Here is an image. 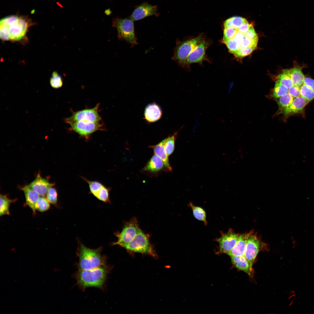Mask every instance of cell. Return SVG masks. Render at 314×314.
<instances>
[{
  "mask_svg": "<svg viewBox=\"0 0 314 314\" xmlns=\"http://www.w3.org/2000/svg\"><path fill=\"white\" fill-rule=\"evenodd\" d=\"M30 26L28 21L15 15L5 17L0 20V38L3 41L18 42L26 37Z\"/></svg>",
  "mask_w": 314,
  "mask_h": 314,
  "instance_id": "cell-1",
  "label": "cell"
},
{
  "mask_svg": "<svg viewBox=\"0 0 314 314\" xmlns=\"http://www.w3.org/2000/svg\"><path fill=\"white\" fill-rule=\"evenodd\" d=\"M110 270L105 265L91 270H79L75 275L77 283L83 289L90 287L102 288Z\"/></svg>",
  "mask_w": 314,
  "mask_h": 314,
  "instance_id": "cell-2",
  "label": "cell"
},
{
  "mask_svg": "<svg viewBox=\"0 0 314 314\" xmlns=\"http://www.w3.org/2000/svg\"><path fill=\"white\" fill-rule=\"evenodd\" d=\"M102 247L92 249L79 242L77 254L79 270H89L97 268L105 265L106 258L101 254Z\"/></svg>",
  "mask_w": 314,
  "mask_h": 314,
  "instance_id": "cell-3",
  "label": "cell"
},
{
  "mask_svg": "<svg viewBox=\"0 0 314 314\" xmlns=\"http://www.w3.org/2000/svg\"><path fill=\"white\" fill-rule=\"evenodd\" d=\"M121 247L130 252L147 254L155 258L158 257L154 247L150 242L148 237L140 229L131 241L122 245Z\"/></svg>",
  "mask_w": 314,
  "mask_h": 314,
  "instance_id": "cell-4",
  "label": "cell"
},
{
  "mask_svg": "<svg viewBox=\"0 0 314 314\" xmlns=\"http://www.w3.org/2000/svg\"><path fill=\"white\" fill-rule=\"evenodd\" d=\"M205 35L202 34L190 39L177 41L172 59L180 65L183 66L190 53L199 43L205 40Z\"/></svg>",
  "mask_w": 314,
  "mask_h": 314,
  "instance_id": "cell-5",
  "label": "cell"
},
{
  "mask_svg": "<svg viewBox=\"0 0 314 314\" xmlns=\"http://www.w3.org/2000/svg\"><path fill=\"white\" fill-rule=\"evenodd\" d=\"M113 25L117 30L119 40L126 41L133 47L138 44L133 21L130 17L116 19L113 21Z\"/></svg>",
  "mask_w": 314,
  "mask_h": 314,
  "instance_id": "cell-6",
  "label": "cell"
},
{
  "mask_svg": "<svg viewBox=\"0 0 314 314\" xmlns=\"http://www.w3.org/2000/svg\"><path fill=\"white\" fill-rule=\"evenodd\" d=\"M99 104L92 108L86 109L74 112L69 117L65 119V122L70 124L77 122H99L101 118L99 114Z\"/></svg>",
  "mask_w": 314,
  "mask_h": 314,
  "instance_id": "cell-7",
  "label": "cell"
},
{
  "mask_svg": "<svg viewBox=\"0 0 314 314\" xmlns=\"http://www.w3.org/2000/svg\"><path fill=\"white\" fill-rule=\"evenodd\" d=\"M140 228L137 219L133 218L126 222L121 231L117 235V241L114 245L122 246L131 241L135 238Z\"/></svg>",
  "mask_w": 314,
  "mask_h": 314,
  "instance_id": "cell-8",
  "label": "cell"
},
{
  "mask_svg": "<svg viewBox=\"0 0 314 314\" xmlns=\"http://www.w3.org/2000/svg\"><path fill=\"white\" fill-rule=\"evenodd\" d=\"M69 124L71 130L87 139L93 133L103 129V125L99 122H77Z\"/></svg>",
  "mask_w": 314,
  "mask_h": 314,
  "instance_id": "cell-9",
  "label": "cell"
},
{
  "mask_svg": "<svg viewBox=\"0 0 314 314\" xmlns=\"http://www.w3.org/2000/svg\"><path fill=\"white\" fill-rule=\"evenodd\" d=\"M263 243L256 235L252 232L248 239L244 256L252 267L259 252L262 249Z\"/></svg>",
  "mask_w": 314,
  "mask_h": 314,
  "instance_id": "cell-10",
  "label": "cell"
},
{
  "mask_svg": "<svg viewBox=\"0 0 314 314\" xmlns=\"http://www.w3.org/2000/svg\"><path fill=\"white\" fill-rule=\"evenodd\" d=\"M240 234L230 229L227 233L222 235L217 240L219 246L218 253L227 254L230 252L236 244Z\"/></svg>",
  "mask_w": 314,
  "mask_h": 314,
  "instance_id": "cell-11",
  "label": "cell"
},
{
  "mask_svg": "<svg viewBox=\"0 0 314 314\" xmlns=\"http://www.w3.org/2000/svg\"><path fill=\"white\" fill-rule=\"evenodd\" d=\"M157 10L156 6L143 3L136 8L130 17L133 21L140 20L148 16L157 15Z\"/></svg>",
  "mask_w": 314,
  "mask_h": 314,
  "instance_id": "cell-12",
  "label": "cell"
},
{
  "mask_svg": "<svg viewBox=\"0 0 314 314\" xmlns=\"http://www.w3.org/2000/svg\"><path fill=\"white\" fill-rule=\"evenodd\" d=\"M309 101L300 96L294 98L292 103L288 106L280 111L286 117L302 113Z\"/></svg>",
  "mask_w": 314,
  "mask_h": 314,
  "instance_id": "cell-13",
  "label": "cell"
},
{
  "mask_svg": "<svg viewBox=\"0 0 314 314\" xmlns=\"http://www.w3.org/2000/svg\"><path fill=\"white\" fill-rule=\"evenodd\" d=\"M208 45V42L205 40L199 43L188 56L185 64L199 63L204 60L206 51Z\"/></svg>",
  "mask_w": 314,
  "mask_h": 314,
  "instance_id": "cell-14",
  "label": "cell"
},
{
  "mask_svg": "<svg viewBox=\"0 0 314 314\" xmlns=\"http://www.w3.org/2000/svg\"><path fill=\"white\" fill-rule=\"evenodd\" d=\"M28 185L40 196H45L49 188L53 185L46 179L38 174Z\"/></svg>",
  "mask_w": 314,
  "mask_h": 314,
  "instance_id": "cell-15",
  "label": "cell"
},
{
  "mask_svg": "<svg viewBox=\"0 0 314 314\" xmlns=\"http://www.w3.org/2000/svg\"><path fill=\"white\" fill-rule=\"evenodd\" d=\"M162 115L160 107L155 103L150 104L145 108L144 119L147 122L150 123L159 120Z\"/></svg>",
  "mask_w": 314,
  "mask_h": 314,
  "instance_id": "cell-16",
  "label": "cell"
},
{
  "mask_svg": "<svg viewBox=\"0 0 314 314\" xmlns=\"http://www.w3.org/2000/svg\"><path fill=\"white\" fill-rule=\"evenodd\" d=\"M252 232L240 234L236 244L227 254L230 256H244L248 239Z\"/></svg>",
  "mask_w": 314,
  "mask_h": 314,
  "instance_id": "cell-17",
  "label": "cell"
},
{
  "mask_svg": "<svg viewBox=\"0 0 314 314\" xmlns=\"http://www.w3.org/2000/svg\"><path fill=\"white\" fill-rule=\"evenodd\" d=\"M166 138L158 144L149 147L153 150L154 154L159 157L163 161L166 171L172 172V169L169 161L168 156L167 154L165 148Z\"/></svg>",
  "mask_w": 314,
  "mask_h": 314,
  "instance_id": "cell-18",
  "label": "cell"
},
{
  "mask_svg": "<svg viewBox=\"0 0 314 314\" xmlns=\"http://www.w3.org/2000/svg\"><path fill=\"white\" fill-rule=\"evenodd\" d=\"M233 265L237 269L251 276L253 273L252 267L244 256H230Z\"/></svg>",
  "mask_w": 314,
  "mask_h": 314,
  "instance_id": "cell-19",
  "label": "cell"
},
{
  "mask_svg": "<svg viewBox=\"0 0 314 314\" xmlns=\"http://www.w3.org/2000/svg\"><path fill=\"white\" fill-rule=\"evenodd\" d=\"M21 189L24 194L26 204L35 214V204L40 196L28 185L24 186Z\"/></svg>",
  "mask_w": 314,
  "mask_h": 314,
  "instance_id": "cell-20",
  "label": "cell"
},
{
  "mask_svg": "<svg viewBox=\"0 0 314 314\" xmlns=\"http://www.w3.org/2000/svg\"><path fill=\"white\" fill-rule=\"evenodd\" d=\"M143 169L144 171L151 173L158 172L163 170H165L163 161L155 154L151 158Z\"/></svg>",
  "mask_w": 314,
  "mask_h": 314,
  "instance_id": "cell-21",
  "label": "cell"
},
{
  "mask_svg": "<svg viewBox=\"0 0 314 314\" xmlns=\"http://www.w3.org/2000/svg\"><path fill=\"white\" fill-rule=\"evenodd\" d=\"M289 76L294 85L300 88L304 84L305 78L302 68L295 67L289 69Z\"/></svg>",
  "mask_w": 314,
  "mask_h": 314,
  "instance_id": "cell-22",
  "label": "cell"
},
{
  "mask_svg": "<svg viewBox=\"0 0 314 314\" xmlns=\"http://www.w3.org/2000/svg\"><path fill=\"white\" fill-rule=\"evenodd\" d=\"M14 200L10 199L7 195H0V216L10 215L9 208L11 203Z\"/></svg>",
  "mask_w": 314,
  "mask_h": 314,
  "instance_id": "cell-23",
  "label": "cell"
},
{
  "mask_svg": "<svg viewBox=\"0 0 314 314\" xmlns=\"http://www.w3.org/2000/svg\"><path fill=\"white\" fill-rule=\"evenodd\" d=\"M189 205L192 209L195 217L199 220L203 221L205 224H207L206 213L205 210L200 207L194 206L192 203H190Z\"/></svg>",
  "mask_w": 314,
  "mask_h": 314,
  "instance_id": "cell-24",
  "label": "cell"
},
{
  "mask_svg": "<svg viewBox=\"0 0 314 314\" xmlns=\"http://www.w3.org/2000/svg\"><path fill=\"white\" fill-rule=\"evenodd\" d=\"M177 135V132H176L172 135L166 138L165 148L166 152L168 156L174 151L175 143Z\"/></svg>",
  "mask_w": 314,
  "mask_h": 314,
  "instance_id": "cell-25",
  "label": "cell"
},
{
  "mask_svg": "<svg viewBox=\"0 0 314 314\" xmlns=\"http://www.w3.org/2000/svg\"><path fill=\"white\" fill-rule=\"evenodd\" d=\"M277 100L280 111L290 105L292 102L294 98L288 93L281 96Z\"/></svg>",
  "mask_w": 314,
  "mask_h": 314,
  "instance_id": "cell-26",
  "label": "cell"
},
{
  "mask_svg": "<svg viewBox=\"0 0 314 314\" xmlns=\"http://www.w3.org/2000/svg\"><path fill=\"white\" fill-rule=\"evenodd\" d=\"M288 92V88L281 83L279 80L276 81L273 92V96L275 98H278L286 94Z\"/></svg>",
  "mask_w": 314,
  "mask_h": 314,
  "instance_id": "cell-27",
  "label": "cell"
},
{
  "mask_svg": "<svg viewBox=\"0 0 314 314\" xmlns=\"http://www.w3.org/2000/svg\"><path fill=\"white\" fill-rule=\"evenodd\" d=\"M289 69H284L282 72L277 76V78L281 83L288 89L293 85V83L289 76Z\"/></svg>",
  "mask_w": 314,
  "mask_h": 314,
  "instance_id": "cell-28",
  "label": "cell"
},
{
  "mask_svg": "<svg viewBox=\"0 0 314 314\" xmlns=\"http://www.w3.org/2000/svg\"><path fill=\"white\" fill-rule=\"evenodd\" d=\"M50 203L45 196H40L35 204V209L42 212L48 210L50 207Z\"/></svg>",
  "mask_w": 314,
  "mask_h": 314,
  "instance_id": "cell-29",
  "label": "cell"
},
{
  "mask_svg": "<svg viewBox=\"0 0 314 314\" xmlns=\"http://www.w3.org/2000/svg\"><path fill=\"white\" fill-rule=\"evenodd\" d=\"M110 188L104 185L98 192L95 197L98 200L106 203H110L109 191Z\"/></svg>",
  "mask_w": 314,
  "mask_h": 314,
  "instance_id": "cell-30",
  "label": "cell"
},
{
  "mask_svg": "<svg viewBox=\"0 0 314 314\" xmlns=\"http://www.w3.org/2000/svg\"><path fill=\"white\" fill-rule=\"evenodd\" d=\"M50 84L53 88L58 89L61 88L63 85V81L61 77L58 72L53 71L50 79Z\"/></svg>",
  "mask_w": 314,
  "mask_h": 314,
  "instance_id": "cell-31",
  "label": "cell"
},
{
  "mask_svg": "<svg viewBox=\"0 0 314 314\" xmlns=\"http://www.w3.org/2000/svg\"><path fill=\"white\" fill-rule=\"evenodd\" d=\"M300 94L309 102L314 99V92L304 83L300 88Z\"/></svg>",
  "mask_w": 314,
  "mask_h": 314,
  "instance_id": "cell-32",
  "label": "cell"
},
{
  "mask_svg": "<svg viewBox=\"0 0 314 314\" xmlns=\"http://www.w3.org/2000/svg\"><path fill=\"white\" fill-rule=\"evenodd\" d=\"M238 31V29L234 27L224 28L223 36L222 42L224 43L228 40L233 39Z\"/></svg>",
  "mask_w": 314,
  "mask_h": 314,
  "instance_id": "cell-33",
  "label": "cell"
},
{
  "mask_svg": "<svg viewBox=\"0 0 314 314\" xmlns=\"http://www.w3.org/2000/svg\"><path fill=\"white\" fill-rule=\"evenodd\" d=\"M58 193L56 189L51 186L48 189L46 195V198L49 203L56 205L58 203Z\"/></svg>",
  "mask_w": 314,
  "mask_h": 314,
  "instance_id": "cell-34",
  "label": "cell"
},
{
  "mask_svg": "<svg viewBox=\"0 0 314 314\" xmlns=\"http://www.w3.org/2000/svg\"><path fill=\"white\" fill-rule=\"evenodd\" d=\"M224 44L226 45L229 51L233 54L241 48V42L236 41L233 38L228 40Z\"/></svg>",
  "mask_w": 314,
  "mask_h": 314,
  "instance_id": "cell-35",
  "label": "cell"
},
{
  "mask_svg": "<svg viewBox=\"0 0 314 314\" xmlns=\"http://www.w3.org/2000/svg\"><path fill=\"white\" fill-rule=\"evenodd\" d=\"M255 47H249L246 48H240L234 53L237 57L242 58L247 56L251 53L256 49Z\"/></svg>",
  "mask_w": 314,
  "mask_h": 314,
  "instance_id": "cell-36",
  "label": "cell"
},
{
  "mask_svg": "<svg viewBox=\"0 0 314 314\" xmlns=\"http://www.w3.org/2000/svg\"><path fill=\"white\" fill-rule=\"evenodd\" d=\"M258 40H254L244 38L241 42V48L257 47Z\"/></svg>",
  "mask_w": 314,
  "mask_h": 314,
  "instance_id": "cell-37",
  "label": "cell"
},
{
  "mask_svg": "<svg viewBox=\"0 0 314 314\" xmlns=\"http://www.w3.org/2000/svg\"><path fill=\"white\" fill-rule=\"evenodd\" d=\"M231 17L233 27L237 29L244 23L248 22L245 19L240 16H235Z\"/></svg>",
  "mask_w": 314,
  "mask_h": 314,
  "instance_id": "cell-38",
  "label": "cell"
},
{
  "mask_svg": "<svg viewBox=\"0 0 314 314\" xmlns=\"http://www.w3.org/2000/svg\"><path fill=\"white\" fill-rule=\"evenodd\" d=\"M244 35V38H248L254 40H258V35L252 26Z\"/></svg>",
  "mask_w": 314,
  "mask_h": 314,
  "instance_id": "cell-39",
  "label": "cell"
},
{
  "mask_svg": "<svg viewBox=\"0 0 314 314\" xmlns=\"http://www.w3.org/2000/svg\"><path fill=\"white\" fill-rule=\"evenodd\" d=\"M288 93L294 98L299 97L300 94V88L293 85L288 88Z\"/></svg>",
  "mask_w": 314,
  "mask_h": 314,
  "instance_id": "cell-40",
  "label": "cell"
},
{
  "mask_svg": "<svg viewBox=\"0 0 314 314\" xmlns=\"http://www.w3.org/2000/svg\"><path fill=\"white\" fill-rule=\"evenodd\" d=\"M252 25L251 24H249L248 22H247L241 26L238 29V31L243 34L245 33L250 27Z\"/></svg>",
  "mask_w": 314,
  "mask_h": 314,
  "instance_id": "cell-41",
  "label": "cell"
},
{
  "mask_svg": "<svg viewBox=\"0 0 314 314\" xmlns=\"http://www.w3.org/2000/svg\"><path fill=\"white\" fill-rule=\"evenodd\" d=\"M304 83L314 92V80L309 78H305Z\"/></svg>",
  "mask_w": 314,
  "mask_h": 314,
  "instance_id": "cell-42",
  "label": "cell"
},
{
  "mask_svg": "<svg viewBox=\"0 0 314 314\" xmlns=\"http://www.w3.org/2000/svg\"><path fill=\"white\" fill-rule=\"evenodd\" d=\"M244 38V34H243L238 31L233 38L236 41L238 42H241Z\"/></svg>",
  "mask_w": 314,
  "mask_h": 314,
  "instance_id": "cell-43",
  "label": "cell"
},
{
  "mask_svg": "<svg viewBox=\"0 0 314 314\" xmlns=\"http://www.w3.org/2000/svg\"><path fill=\"white\" fill-rule=\"evenodd\" d=\"M224 28L233 27L231 17L226 19L224 22Z\"/></svg>",
  "mask_w": 314,
  "mask_h": 314,
  "instance_id": "cell-44",
  "label": "cell"
}]
</instances>
